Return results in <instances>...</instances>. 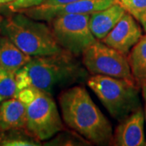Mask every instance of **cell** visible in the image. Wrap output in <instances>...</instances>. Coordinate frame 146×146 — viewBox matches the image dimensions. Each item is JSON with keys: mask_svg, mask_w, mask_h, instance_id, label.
Instances as JSON below:
<instances>
[{"mask_svg": "<svg viewBox=\"0 0 146 146\" xmlns=\"http://www.w3.org/2000/svg\"><path fill=\"white\" fill-rule=\"evenodd\" d=\"M87 76L76 56L65 50L43 56H33L15 73L18 92L34 87L52 95L58 88L78 82Z\"/></svg>", "mask_w": 146, "mask_h": 146, "instance_id": "1", "label": "cell"}, {"mask_svg": "<svg viewBox=\"0 0 146 146\" xmlns=\"http://www.w3.org/2000/svg\"><path fill=\"white\" fill-rule=\"evenodd\" d=\"M58 104L64 123L84 139L98 145L112 141V126L84 87L76 85L63 91Z\"/></svg>", "mask_w": 146, "mask_h": 146, "instance_id": "2", "label": "cell"}, {"mask_svg": "<svg viewBox=\"0 0 146 146\" xmlns=\"http://www.w3.org/2000/svg\"><path fill=\"white\" fill-rule=\"evenodd\" d=\"M0 32L32 57L51 55L64 50L58 45L50 25L22 12L3 20Z\"/></svg>", "mask_w": 146, "mask_h": 146, "instance_id": "3", "label": "cell"}, {"mask_svg": "<svg viewBox=\"0 0 146 146\" xmlns=\"http://www.w3.org/2000/svg\"><path fill=\"white\" fill-rule=\"evenodd\" d=\"M16 98L26 106V131L38 141L64 130L57 105L50 94L34 87L20 90Z\"/></svg>", "mask_w": 146, "mask_h": 146, "instance_id": "4", "label": "cell"}, {"mask_svg": "<svg viewBox=\"0 0 146 146\" xmlns=\"http://www.w3.org/2000/svg\"><path fill=\"white\" fill-rule=\"evenodd\" d=\"M87 84L116 119L121 121L141 107L135 80L94 75L88 79Z\"/></svg>", "mask_w": 146, "mask_h": 146, "instance_id": "5", "label": "cell"}, {"mask_svg": "<svg viewBox=\"0 0 146 146\" xmlns=\"http://www.w3.org/2000/svg\"><path fill=\"white\" fill-rule=\"evenodd\" d=\"M90 14H66L49 21L58 45L66 51L78 57L96 42L89 27Z\"/></svg>", "mask_w": 146, "mask_h": 146, "instance_id": "6", "label": "cell"}, {"mask_svg": "<svg viewBox=\"0 0 146 146\" xmlns=\"http://www.w3.org/2000/svg\"><path fill=\"white\" fill-rule=\"evenodd\" d=\"M82 62L85 68L93 75L135 80L127 55L102 42L96 41L90 45L82 54Z\"/></svg>", "mask_w": 146, "mask_h": 146, "instance_id": "7", "label": "cell"}, {"mask_svg": "<svg viewBox=\"0 0 146 146\" xmlns=\"http://www.w3.org/2000/svg\"><path fill=\"white\" fill-rule=\"evenodd\" d=\"M114 3L115 0H79L63 5H39L18 12H22L36 21L49 22L57 16L66 14H92L107 8Z\"/></svg>", "mask_w": 146, "mask_h": 146, "instance_id": "8", "label": "cell"}, {"mask_svg": "<svg viewBox=\"0 0 146 146\" xmlns=\"http://www.w3.org/2000/svg\"><path fill=\"white\" fill-rule=\"evenodd\" d=\"M142 36L136 19L126 11L112 30L101 41L108 46L127 55Z\"/></svg>", "mask_w": 146, "mask_h": 146, "instance_id": "9", "label": "cell"}, {"mask_svg": "<svg viewBox=\"0 0 146 146\" xmlns=\"http://www.w3.org/2000/svg\"><path fill=\"white\" fill-rule=\"evenodd\" d=\"M144 125L145 113L141 107L121 120L112 142L117 146H146Z\"/></svg>", "mask_w": 146, "mask_h": 146, "instance_id": "10", "label": "cell"}, {"mask_svg": "<svg viewBox=\"0 0 146 146\" xmlns=\"http://www.w3.org/2000/svg\"><path fill=\"white\" fill-rule=\"evenodd\" d=\"M126 11L118 3L90 14L89 27L96 39L102 40L116 25Z\"/></svg>", "mask_w": 146, "mask_h": 146, "instance_id": "11", "label": "cell"}, {"mask_svg": "<svg viewBox=\"0 0 146 146\" xmlns=\"http://www.w3.org/2000/svg\"><path fill=\"white\" fill-rule=\"evenodd\" d=\"M26 127V106L16 98L0 105V130H18Z\"/></svg>", "mask_w": 146, "mask_h": 146, "instance_id": "12", "label": "cell"}, {"mask_svg": "<svg viewBox=\"0 0 146 146\" xmlns=\"http://www.w3.org/2000/svg\"><path fill=\"white\" fill-rule=\"evenodd\" d=\"M31 58L16 46L7 36H0V68L16 73L29 63Z\"/></svg>", "mask_w": 146, "mask_h": 146, "instance_id": "13", "label": "cell"}, {"mask_svg": "<svg viewBox=\"0 0 146 146\" xmlns=\"http://www.w3.org/2000/svg\"><path fill=\"white\" fill-rule=\"evenodd\" d=\"M131 72L134 79L139 83L146 80V35L131 48L127 56Z\"/></svg>", "mask_w": 146, "mask_h": 146, "instance_id": "14", "label": "cell"}, {"mask_svg": "<svg viewBox=\"0 0 146 146\" xmlns=\"http://www.w3.org/2000/svg\"><path fill=\"white\" fill-rule=\"evenodd\" d=\"M18 89L15 73H11L0 68V102L16 98Z\"/></svg>", "mask_w": 146, "mask_h": 146, "instance_id": "15", "label": "cell"}, {"mask_svg": "<svg viewBox=\"0 0 146 146\" xmlns=\"http://www.w3.org/2000/svg\"><path fill=\"white\" fill-rule=\"evenodd\" d=\"M124 10L131 14L136 21L142 12L146 11V0H115Z\"/></svg>", "mask_w": 146, "mask_h": 146, "instance_id": "16", "label": "cell"}, {"mask_svg": "<svg viewBox=\"0 0 146 146\" xmlns=\"http://www.w3.org/2000/svg\"><path fill=\"white\" fill-rule=\"evenodd\" d=\"M1 145L5 146H36L40 145L39 141L32 136H13L12 137L3 138L0 141Z\"/></svg>", "mask_w": 146, "mask_h": 146, "instance_id": "17", "label": "cell"}, {"mask_svg": "<svg viewBox=\"0 0 146 146\" xmlns=\"http://www.w3.org/2000/svg\"><path fill=\"white\" fill-rule=\"evenodd\" d=\"M44 2L45 0H15L8 3V7L12 11H21L41 5Z\"/></svg>", "mask_w": 146, "mask_h": 146, "instance_id": "18", "label": "cell"}, {"mask_svg": "<svg viewBox=\"0 0 146 146\" xmlns=\"http://www.w3.org/2000/svg\"><path fill=\"white\" fill-rule=\"evenodd\" d=\"M76 1H79V0H45V2L41 5L47 6V7L63 5V4H68V3L76 2Z\"/></svg>", "mask_w": 146, "mask_h": 146, "instance_id": "19", "label": "cell"}, {"mask_svg": "<svg viewBox=\"0 0 146 146\" xmlns=\"http://www.w3.org/2000/svg\"><path fill=\"white\" fill-rule=\"evenodd\" d=\"M142 90V97L144 99V113H145V120L146 122V80L140 82Z\"/></svg>", "mask_w": 146, "mask_h": 146, "instance_id": "20", "label": "cell"}, {"mask_svg": "<svg viewBox=\"0 0 146 146\" xmlns=\"http://www.w3.org/2000/svg\"><path fill=\"white\" fill-rule=\"evenodd\" d=\"M138 21H140V23H141L143 29H144V30L146 33V11H145L144 12H142L140 15Z\"/></svg>", "mask_w": 146, "mask_h": 146, "instance_id": "21", "label": "cell"}, {"mask_svg": "<svg viewBox=\"0 0 146 146\" xmlns=\"http://www.w3.org/2000/svg\"><path fill=\"white\" fill-rule=\"evenodd\" d=\"M15 0H0V4H4V3H10Z\"/></svg>", "mask_w": 146, "mask_h": 146, "instance_id": "22", "label": "cell"}, {"mask_svg": "<svg viewBox=\"0 0 146 146\" xmlns=\"http://www.w3.org/2000/svg\"><path fill=\"white\" fill-rule=\"evenodd\" d=\"M3 21V19L2 18V16H0V30H1V25H2V23Z\"/></svg>", "mask_w": 146, "mask_h": 146, "instance_id": "23", "label": "cell"}]
</instances>
